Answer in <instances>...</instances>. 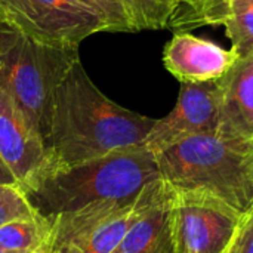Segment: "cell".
<instances>
[{
	"label": "cell",
	"instance_id": "cell-1",
	"mask_svg": "<svg viewBox=\"0 0 253 253\" xmlns=\"http://www.w3.org/2000/svg\"><path fill=\"white\" fill-rule=\"evenodd\" d=\"M156 119L104 95L77 59L55 89L44 139L50 166H67L116 151L145 147Z\"/></svg>",
	"mask_w": 253,
	"mask_h": 253
},
{
	"label": "cell",
	"instance_id": "cell-2",
	"mask_svg": "<svg viewBox=\"0 0 253 253\" xmlns=\"http://www.w3.org/2000/svg\"><path fill=\"white\" fill-rule=\"evenodd\" d=\"M156 156L145 147L116 151L67 166H50L30 190L28 200L43 216L98 202H130L160 179Z\"/></svg>",
	"mask_w": 253,
	"mask_h": 253
},
{
	"label": "cell",
	"instance_id": "cell-3",
	"mask_svg": "<svg viewBox=\"0 0 253 253\" xmlns=\"http://www.w3.org/2000/svg\"><path fill=\"white\" fill-rule=\"evenodd\" d=\"M162 179L175 191L211 196L240 215L253 211V144L199 135L156 156Z\"/></svg>",
	"mask_w": 253,
	"mask_h": 253
},
{
	"label": "cell",
	"instance_id": "cell-4",
	"mask_svg": "<svg viewBox=\"0 0 253 253\" xmlns=\"http://www.w3.org/2000/svg\"><path fill=\"white\" fill-rule=\"evenodd\" d=\"M77 59L79 47L44 44L6 22L0 27V74L43 139L49 132L55 89Z\"/></svg>",
	"mask_w": 253,
	"mask_h": 253
},
{
	"label": "cell",
	"instance_id": "cell-5",
	"mask_svg": "<svg viewBox=\"0 0 253 253\" xmlns=\"http://www.w3.org/2000/svg\"><path fill=\"white\" fill-rule=\"evenodd\" d=\"M145 200V190L130 202H98L82 209L50 218L49 253H113L135 219Z\"/></svg>",
	"mask_w": 253,
	"mask_h": 253
},
{
	"label": "cell",
	"instance_id": "cell-6",
	"mask_svg": "<svg viewBox=\"0 0 253 253\" xmlns=\"http://www.w3.org/2000/svg\"><path fill=\"white\" fill-rule=\"evenodd\" d=\"M3 21L36 42L52 46L79 44L108 31L107 22L83 0H0Z\"/></svg>",
	"mask_w": 253,
	"mask_h": 253
},
{
	"label": "cell",
	"instance_id": "cell-7",
	"mask_svg": "<svg viewBox=\"0 0 253 253\" xmlns=\"http://www.w3.org/2000/svg\"><path fill=\"white\" fill-rule=\"evenodd\" d=\"M243 219V215L211 196L173 190L175 253H228Z\"/></svg>",
	"mask_w": 253,
	"mask_h": 253
},
{
	"label": "cell",
	"instance_id": "cell-8",
	"mask_svg": "<svg viewBox=\"0 0 253 253\" xmlns=\"http://www.w3.org/2000/svg\"><path fill=\"white\" fill-rule=\"evenodd\" d=\"M218 133V80L206 83H181L175 108L166 117L156 120L145 139V148L157 156L188 138Z\"/></svg>",
	"mask_w": 253,
	"mask_h": 253
},
{
	"label": "cell",
	"instance_id": "cell-9",
	"mask_svg": "<svg viewBox=\"0 0 253 253\" xmlns=\"http://www.w3.org/2000/svg\"><path fill=\"white\" fill-rule=\"evenodd\" d=\"M0 157L9 166L25 194L49 168L43 136L21 110L0 74Z\"/></svg>",
	"mask_w": 253,
	"mask_h": 253
},
{
	"label": "cell",
	"instance_id": "cell-10",
	"mask_svg": "<svg viewBox=\"0 0 253 253\" xmlns=\"http://www.w3.org/2000/svg\"><path fill=\"white\" fill-rule=\"evenodd\" d=\"M236 53L188 31L175 33L163 50L166 70L181 83H206L222 79L237 62Z\"/></svg>",
	"mask_w": 253,
	"mask_h": 253
},
{
	"label": "cell",
	"instance_id": "cell-11",
	"mask_svg": "<svg viewBox=\"0 0 253 253\" xmlns=\"http://www.w3.org/2000/svg\"><path fill=\"white\" fill-rule=\"evenodd\" d=\"M173 190L160 178L145 188L144 208L113 253H175Z\"/></svg>",
	"mask_w": 253,
	"mask_h": 253
},
{
	"label": "cell",
	"instance_id": "cell-12",
	"mask_svg": "<svg viewBox=\"0 0 253 253\" xmlns=\"http://www.w3.org/2000/svg\"><path fill=\"white\" fill-rule=\"evenodd\" d=\"M219 133L253 144V55L237 59L218 80Z\"/></svg>",
	"mask_w": 253,
	"mask_h": 253
},
{
	"label": "cell",
	"instance_id": "cell-13",
	"mask_svg": "<svg viewBox=\"0 0 253 253\" xmlns=\"http://www.w3.org/2000/svg\"><path fill=\"white\" fill-rule=\"evenodd\" d=\"M231 0H175L168 28L175 33L206 25H224Z\"/></svg>",
	"mask_w": 253,
	"mask_h": 253
},
{
	"label": "cell",
	"instance_id": "cell-14",
	"mask_svg": "<svg viewBox=\"0 0 253 253\" xmlns=\"http://www.w3.org/2000/svg\"><path fill=\"white\" fill-rule=\"evenodd\" d=\"M50 230V218L36 215L0 227V248L4 253H31L42 246Z\"/></svg>",
	"mask_w": 253,
	"mask_h": 253
},
{
	"label": "cell",
	"instance_id": "cell-15",
	"mask_svg": "<svg viewBox=\"0 0 253 253\" xmlns=\"http://www.w3.org/2000/svg\"><path fill=\"white\" fill-rule=\"evenodd\" d=\"M231 50L239 59L253 55V0H231L224 22Z\"/></svg>",
	"mask_w": 253,
	"mask_h": 253
},
{
	"label": "cell",
	"instance_id": "cell-16",
	"mask_svg": "<svg viewBox=\"0 0 253 253\" xmlns=\"http://www.w3.org/2000/svg\"><path fill=\"white\" fill-rule=\"evenodd\" d=\"M135 31L168 28L175 0H122Z\"/></svg>",
	"mask_w": 253,
	"mask_h": 253
},
{
	"label": "cell",
	"instance_id": "cell-17",
	"mask_svg": "<svg viewBox=\"0 0 253 253\" xmlns=\"http://www.w3.org/2000/svg\"><path fill=\"white\" fill-rule=\"evenodd\" d=\"M39 215L21 187L0 185V227L21 218Z\"/></svg>",
	"mask_w": 253,
	"mask_h": 253
},
{
	"label": "cell",
	"instance_id": "cell-18",
	"mask_svg": "<svg viewBox=\"0 0 253 253\" xmlns=\"http://www.w3.org/2000/svg\"><path fill=\"white\" fill-rule=\"evenodd\" d=\"M98 12L111 33H135L122 0H83Z\"/></svg>",
	"mask_w": 253,
	"mask_h": 253
},
{
	"label": "cell",
	"instance_id": "cell-19",
	"mask_svg": "<svg viewBox=\"0 0 253 253\" xmlns=\"http://www.w3.org/2000/svg\"><path fill=\"white\" fill-rule=\"evenodd\" d=\"M233 253H253V211L249 212L233 245Z\"/></svg>",
	"mask_w": 253,
	"mask_h": 253
},
{
	"label": "cell",
	"instance_id": "cell-20",
	"mask_svg": "<svg viewBox=\"0 0 253 253\" xmlns=\"http://www.w3.org/2000/svg\"><path fill=\"white\" fill-rule=\"evenodd\" d=\"M0 185H16V187H21L18 179L15 178V175L12 173V170L3 162L1 157H0Z\"/></svg>",
	"mask_w": 253,
	"mask_h": 253
},
{
	"label": "cell",
	"instance_id": "cell-21",
	"mask_svg": "<svg viewBox=\"0 0 253 253\" xmlns=\"http://www.w3.org/2000/svg\"><path fill=\"white\" fill-rule=\"evenodd\" d=\"M31 253H49L47 252V239H46V242H44L42 246H39L36 251H33Z\"/></svg>",
	"mask_w": 253,
	"mask_h": 253
},
{
	"label": "cell",
	"instance_id": "cell-22",
	"mask_svg": "<svg viewBox=\"0 0 253 253\" xmlns=\"http://www.w3.org/2000/svg\"><path fill=\"white\" fill-rule=\"evenodd\" d=\"M3 22H4V21H3V16H1V13H0V27L3 25Z\"/></svg>",
	"mask_w": 253,
	"mask_h": 253
},
{
	"label": "cell",
	"instance_id": "cell-23",
	"mask_svg": "<svg viewBox=\"0 0 253 253\" xmlns=\"http://www.w3.org/2000/svg\"><path fill=\"white\" fill-rule=\"evenodd\" d=\"M0 253H4V252H3V251H1V248H0Z\"/></svg>",
	"mask_w": 253,
	"mask_h": 253
},
{
	"label": "cell",
	"instance_id": "cell-24",
	"mask_svg": "<svg viewBox=\"0 0 253 253\" xmlns=\"http://www.w3.org/2000/svg\"><path fill=\"white\" fill-rule=\"evenodd\" d=\"M228 253H233V248H231V251H230V252H228Z\"/></svg>",
	"mask_w": 253,
	"mask_h": 253
}]
</instances>
